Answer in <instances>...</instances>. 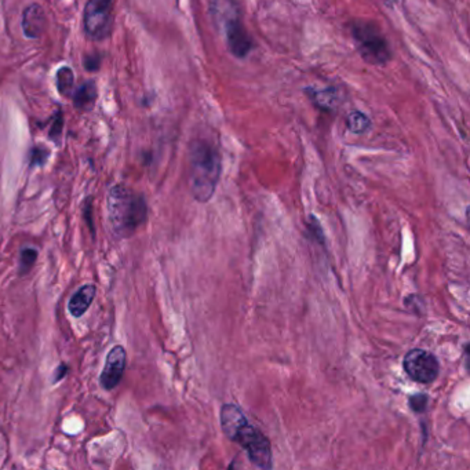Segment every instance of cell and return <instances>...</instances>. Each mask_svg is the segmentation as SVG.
<instances>
[{
	"instance_id": "6da1fadb",
	"label": "cell",
	"mask_w": 470,
	"mask_h": 470,
	"mask_svg": "<svg viewBox=\"0 0 470 470\" xmlns=\"http://www.w3.org/2000/svg\"><path fill=\"white\" fill-rule=\"evenodd\" d=\"M221 428L226 439L239 444L246 451L254 467L260 469H271L273 467L268 437L248 422L242 408L235 404H225L221 408Z\"/></svg>"
},
{
	"instance_id": "7a4b0ae2",
	"label": "cell",
	"mask_w": 470,
	"mask_h": 470,
	"mask_svg": "<svg viewBox=\"0 0 470 470\" xmlns=\"http://www.w3.org/2000/svg\"><path fill=\"white\" fill-rule=\"evenodd\" d=\"M190 189L193 197L208 201L218 185L221 175V156L218 150L204 140H196L189 150Z\"/></svg>"
},
{
	"instance_id": "3957f363",
	"label": "cell",
	"mask_w": 470,
	"mask_h": 470,
	"mask_svg": "<svg viewBox=\"0 0 470 470\" xmlns=\"http://www.w3.org/2000/svg\"><path fill=\"white\" fill-rule=\"evenodd\" d=\"M108 213L114 231L119 236H127L147 221L148 207L141 195L125 185H115L108 193Z\"/></svg>"
},
{
	"instance_id": "277c9868",
	"label": "cell",
	"mask_w": 470,
	"mask_h": 470,
	"mask_svg": "<svg viewBox=\"0 0 470 470\" xmlns=\"http://www.w3.org/2000/svg\"><path fill=\"white\" fill-rule=\"evenodd\" d=\"M213 14L224 33L229 51L237 58L247 57L251 51L253 42L242 22L236 4L232 0H215Z\"/></svg>"
},
{
	"instance_id": "5b68a950",
	"label": "cell",
	"mask_w": 470,
	"mask_h": 470,
	"mask_svg": "<svg viewBox=\"0 0 470 470\" xmlns=\"http://www.w3.org/2000/svg\"><path fill=\"white\" fill-rule=\"evenodd\" d=\"M352 36L363 60L371 65H385L392 54L383 33L371 22L357 21L350 26Z\"/></svg>"
},
{
	"instance_id": "8992f818",
	"label": "cell",
	"mask_w": 470,
	"mask_h": 470,
	"mask_svg": "<svg viewBox=\"0 0 470 470\" xmlns=\"http://www.w3.org/2000/svg\"><path fill=\"white\" fill-rule=\"evenodd\" d=\"M115 0H89L83 12V29L89 39L102 40L112 30Z\"/></svg>"
},
{
	"instance_id": "52a82bcc",
	"label": "cell",
	"mask_w": 470,
	"mask_h": 470,
	"mask_svg": "<svg viewBox=\"0 0 470 470\" xmlns=\"http://www.w3.org/2000/svg\"><path fill=\"white\" fill-rule=\"evenodd\" d=\"M406 374L415 382L429 385L439 377L440 363L437 357L424 349H411L403 361Z\"/></svg>"
},
{
	"instance_id": "ba28073f",
	"label": "cell",
	"mask_w": 470,
	"mask_h": 470,
	"mask_svg": "<svg viewBox=\"0 0 470 470\" xmlns=\"http://www.w3.org/2000/svg\"><path fill=\"white\" fill-rule=\"evenodd\" d=\"M126 360H127V353L126 349L122 345H116L112 347L107 356L104 370L100 375V383L105 390H112L115 389L126 368Z\"/></svg>"
},
{
	"instance_id": "9c48e42d",
	"label": "cell",
	"mask_w": 470,
	"mask_h": 470,
	"mask_svg": "<svg viewBox=\"0 0 470 470\" xmlns=\"http://www.w3.org/2000/svg\"><path fill=\"white\" fill-rule=\"evenodd\" d=\"M46 24H47L46 11L40 4L32 3L24 8L21 28L26 39L30 40L40 39L46 30Z\"/></svg>"
},
{
	"instance_id": "30bf717a",
	"label": "cell",
	"mask_w": 470,
	"mask_h": 470,
	"mask_svg": "<svg viewBox=\"0 0 470 470\" xmlns=\"http://www.w3.org/2000/svg\"><path fill=\"white\" fill-rule=\"evenodd\" d=\"M96 293H97V289L94 284H86L80 287L69 300L68 309L71 314L73 317H82L86 314L96 298Z\"/></svg>"
},
{
	"instance_id": "8fae6325",
	"label": "cell",
	"mask_w": 470,
	"mask_h": 470,
	"mask_svg": "<svg viewBox=\"0 0 470 470\" xmlns=\"http://www.w3.org/2000/svg\"><path fill=\"white\" fill-rule=\"evenodd\" d=\"M73 107L79 111L89 112L93 109L97 101V86L93 80L83 83L78 90L72 93Z\"/></svg>"
},
{
	"instance_id": "7c38bea8",
	"label": "cell",
	"mask_w": 470,
	"mask_h": 470,
	"mask_svg": "<svg viewBox=\"0 0 470 470\" xmlns=\"http://www.w3.org/2000/svg\"><path fill=\"white\" fill-rule=\"evenodd\" d=\"M57 91L62 97H71L75 87V73L69 66H61L55 75Z\"/></svg>"
},
{
	"instance_id": "4fadbf2b",
	"label": "cell",
	"mask_w": 470,
	"mask_h": 470,
	"mask_svg": "<svg viewBox=\"0 0 470 470\" xmlns=\"http://www.w3.org/2000/svg\"><path fill=\"white\" fill-rule=\"evenodd\" d=\"M312 100L314 104L324 109V111H331L336 107L338 104V94L334 89H323V90H314L312 93Z\"/></svg>"
},
{
	"instance_id": "5bb4252c",
	"label": "cell",
	"mask_w": 470,
	"mask_h": 470,
	"mask_svg": "<svg viewBox=\"0 0 470 470\" xmlns=\"http://www.w3.org/2000/svg\"><path fill=\"white\" fill-rule=\"evenodd\" d=\"M347 129L354 134H363L370 129V119L360 111H353L347 116Z\"/></svg>"
},
{
	"instance_id": "9a60e30c",
	"label": "cell",
	"mask_w": 470,
	"mask_h": 470,
	"mask_svg": "<svg viewBox=\"0 0 470 470\" xmlns=\"http://www.w3.org/2000/svg\"><path fill=\"white\" fill-rule=\"evenodd\" d=\"M37 258V250L33 247H25L21 251V257H19V272L21 273H28Z\"/></svg>"
},
{
	"instance_id": "2e32d148",
	"label": "cell",
	"mask_w": 470,
	"mask_h": 470,
	"mask_svg": "<svg viewBox=\"0 0 470 470\" xmlns=\"http://www.w3.org/2000/svg\"><path fill=\"white\" fill-rule=\"evenodd\" d=\"M62 126H64V119H62V114L61 111H58V114L55 115L54 120H53V125H51V129L48 132V137L53 140V141H57L62 133Z\"/></svg>"
},
{
	"instance_id": "e0dca14e",
	"label": "cell",
	"mask_w": 470,
	"mask_h": 470,
	"mask_svg": "<svg viewBox=\"0 0 470 470\" xmlns=\"http://www.w3.org/2000/svg\"><path fill=\"white\" fill-rule=\"evenodd\" d=\"M410 407L415 413H424L428 407V396L426 395H415L410 397Z\"/></svg>"
},
{
	"instance_id": "ac0fdd59",
	"label": "cell",
	"mask_w": 470,
	"mask_h": 470,
	"mask_svg": "<svg viewBox=\"0 0 470 470\" xmlns=\"http://www.w3.org/2000/svg\"><path fill=\"white\" fill-rule=\"evenodd\" d=\"M48 156V151L43 147H35L32 150V157H30V164L32 165H43Z\"/></svg>"
},
{
	"instance_id": "d6986e66",
	"label": "cell",
	"mask_w": 470,
	"mask_h": 470,
	"mask_svg": "<svg viewBox=\"0 0 470 470\" xmlns=\"http://www.w3.org/2000/svg\"><path fill=\"white\" fill-rule=\"evenodd\" d=\"M83 65H84V69L87 72H97L101 66V57L100 55H86L84 60H83Z\"/></svg>"
},
{
	"instance_id": "ffe728a7",
	"label": "cell",
	"mask_w": 470,
	"mask_h": 470,
	"mask_svg": "<svg viewBox=\"0 0 470 470\" xmlns=\"http://www.w3.org/2000/svg\"><path fill=\"white\" fill-rule=\"evenodd\" d=\"M57 372H55V378H54V382H58V381H61L65 375H66V372H68V367L65 365V364H61L57 370H55Z\"/></svg>"
},
{
	"instance_id": "44dd1931",
	"label": "cell",
	"mask_w": 470,
	"mask_h": 470,
	"mask_svg": "<svg viewBox=\"0 0 470 470\" xmlns=\"http://www.w3.org/2000/svg\"><path fill=\"white\" fill-rule=\"evenodd\" d=\"M386 6H389V7H393V4L396 3V0H382Z\"/></svg>"
}]
</instances>
